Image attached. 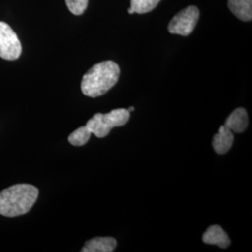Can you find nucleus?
Returning <instances> with one entry per match:
<instances>
[{
    "label": "nucleus",
    "instance_id": "nucleus-6",
    "mask_svg": "<svg viewBox=\"0 0 252 252\" xmlns=\"http://www.w3.org/2000/svg\"><path fill=\"white\" fill-rule=\"evenodd\" d=\"M204 243L216 245L221 249H226L230 246L231 240L225 231L219 225H212L207 228L203 234Z\"/></svg>",
    "mask_w": 252,
    "mask_h": 252
},
{
    "label": "nucleus",
    "instance_id": "nucleus-8",
    "mask_svg": "<svg viewBox=\"0 0 252 252\" xmlns=\"http://www.w3.org/2000/svg\"><path fill=\"white\" fill-rule=\"evenodd\" d=\"M117 241L113 237H95L87 241L81 249L82 252H112L115 251Z\"/></svg>",
    "mask_w": 252,
    "mask_h": 252
},
{
    "label": "nucleus",
    "instance_id": "nucleus-14",
    "mask_svg": "<svg viewBox=\"0 0 252 252\" xmlns=\"http://www.w3.org/2000/svg\"><path fill=\"white\" fill-rule=\"evenodd\" d=\"M89 0H65L68 9L74 15H81L88 7Z\"/></svg>",
    "mask_w": 252,
    "mask_h": 252
},
{
    "label": "nucleus",
    "instance_id": "nucleus-5",
    "mask_svg": "<svg viewBox=\"0 0 252 252\" xmlns=\"http://www.w3.org/2000/svg\"><path fill=\"white\" fill-rule=\"evenodd\" d=\"M234 140V133L222 126L220 127L218 134L214 135L212 146L218 154H225L231 150Z\"/></svg>",
    "mask_w": 252,
    "mask_h": 252
},
{
    "label": "nucleus",
    "instance_id": "nucleus-12",
    "mask_svg": "<svg viewBox=\"0 0 252 252\" xmlns=\"http://www.w3.org/2000/svg\"><path fill=\"white\" fill-rule=\"evenodd\" d=\"M91 135L92 133L88 130L86 126H81L77 130H75L72 134L69 135L68 142L73 146H77V147L83 146L89 141Z\"/></svg>",
    "mask_w": 252,
    "mask_h": 252
},
{
    "label": "nucleus",
    "instance_id": "nucleus-13",
    "mask_svg": "<svg viewBox=\"0 0 252 252\" xmlns=\"http://www.w3.org/2000/svg\"><path fill=\"white\" fill-rule=\"evenodd\" d=\"M161 0H131V8L135 13L144 14L152 11L157 7Z\"/></svg>",
    "mask_w": 252,
    "mask_h": 252
},
{
    "label": "nucleus",
    "instance_id": "nucleus-16",
    "mask_svg": "<svg viewBox=\"0 0 252 252\" xmlns=\"http://www.w3.org/2000/svg\"><path fill=\"white\" fill-rule=\"evenodd\" d=\"M128 110H129V112L131 113V111H134V110H135V108H134V107H131V108H128Z\"/></svg>",
    "mask_w": 252,
    "mask_h": 252
},
{
    "label": "nucleus",
    "instance_id": "nucleus-7",
    "mask_svg": "<svg viewBox=\"0 0 252 252\" xmlns=\"http://www.w3.org/2000/svg\"><path fill=\"white\" fill-rule=\"evenodd\" d=\"M224 126L233 133H243L249 126V115L247 110L243 108L234 109L226 119Z\"/></svg>",
    "mask_w": 252,
    "mask_h": 252
},
{
    "label": "nucleus",
    "instance_id": "nucleus-10",
    "mask_svg": "<svg viewBox=\"0 0 252 252\" xmlns=\"http://www.w3.org/2000/svg\"><path fill=\"white\" fill-rule=\"evenodd\" d=\"M228 7L237 18L244 22L252 21V0H228Z\"/></svg>",
    "mask_w": 252,
    "mask_h": 252
},
{
    "label": "nucleus",
    "instance_id": "nucleus-2",
    "mask_svg": "<svg viewBox=\"0 0 252 252\" xmlns=\"http://www.w3.org/2000/svg\"><path fill=\"white\" fill-rule=\"evenodd\" d=\"M38 196V189L30 184H16L0 192V215L17 217L27 213Z\"/></svg>",
    "mask_w": 252,
    "mask_h": 252
},
{
    "label": "nucleus",
    "instance_id": "nucleus-11",
    "mask_svg": "<svg viewBox=\"0 0 252 252\" xmlns=\"http://www.w3.org/2000/svg\"><path fill=\"white\" fill-rule=\"evenodd\" d=\"M92 134L98 138H103L109 134L110 129L102 120V113L94 114L85 125Z\"/></svg>",
    "mask_w": 252,
    "mask_h": 252
},
{
    "label": "nucleus",
    "instance_id": "nucleus-3",
    "mask_svg": "<svg viewBox=\"0 0 252 252\" xmlns=\"http://www.w3.org/2000/svg\"><path fill=\"white\" fill-rule=\"evenodd\" d=\"M198 19V8L195 6H189L173 17L168 25V31L171 34L189 36L196 27Z\"/></svg>",
    "mask_w": 252,
    "mask_h": 252
},
{
    "label": "nucleus",
    "instance_id": "nucleus-15",
    "mask_svg": "<svg viewBox=\"0 0 252 252\" xmlns=\"http://www.w3.org/2000/svg\"><path fill=\"white\" fill-rule=\"evenodd\" d=\"M128 12L130 13V14H133V13H135V11H134V9H132L131 7L128 9Z\"/></svg>",
    "mask_w": 252,
    "mask_h": 252
},
{
    "label": "nucleus",
    "instance_id": "nucleus-1",
    "mask_svg": "<svg viewBox=\"0 0 252 252\" xmlns=\"http://www.w3.org/2000/svg\"><path fill=\"white\" fill-rule=\"evenodd\" d=\"M120 73L119 65L113 61H104L93 65L81 81L83 94L92 98L105 94L115 86Z\"/></svg>",
    "mask_w": 252,
    "mask_h": 252
},
{
    "label": "nucleus",
    "instance_id": "nucleus-4",
    "mask_svg": "<svg viewBox=\"0 0 252 252\" xmlns=\"http://www.w3.org/2000/svg\"><path fill=\"white\" fill-rule=\"evenodd\" d=\"M22 54V45L16 33L8 24L0 22V57L13 61Z\"/></svg>",
    "mask_w": 252,
    "mask_h": 252
},
{
    "label": "nucleus",
    "instance_id": "nucleus-9",
    "mask_svg": "<svg viewBox=\"0 0 252 252\" xmlns=\"http://www.w3.org/2000/svg\"><path fill=\"white\" fill-rule=\"evenodd\" d=\"M130 119V112L127 108H116L110 112L102 114V120L105 125L111 130L114 127H121L126 125Z\"/></svg>",
    "mask_w": 252,
    "mask_h": 252
}]
</instances>
